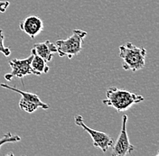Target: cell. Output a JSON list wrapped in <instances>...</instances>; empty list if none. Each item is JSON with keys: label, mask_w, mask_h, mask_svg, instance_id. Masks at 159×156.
I'll return each mask as SVG.
<instances>
[{"label": "cell", "mask_w": 159, "mask_h": 156, "mask_svg": "<svg viewBox=\"0 0 159 156\" xmlns=\"http://www.w3.org/2000/svg\"><path fill=\"white\" fill-rule=\"evenodd\" d=\"M144 99V97L129 90L111 87L107 90L106 98L102 100V103L115 108L118 112H123L129 110L135 104L142 102Z\"/></svg>", "instance_id": "1"}, {"label": "cell", "mask_w": 159, "mask_h": 156, "mask_svg": "<svg viewBox=\"0 0 159 156\" xmlns=\"http://www.w3.org/2000/svg\"><path fill=\"white\" fill-rule=\"evenodd\" d=\"M119 57L122 59V68L125 70L138 71L146 64L147 50L127 42L119 46Z\"/></svg>", "instance_id": "2"}, {"label": "cell", "mask_w": 159, "mask_h": 156, "mask_svg": "<svg viewBox=\"0 0 159 156\" xmlns=\"http://www.w3.org/2000/svg\"><path fill=\"white\" fill-rule=\"evenodd\" d=\"M87 35V32L80 29H74L72 34L65 40H57L55 42L57 52L60 57L67 56L72 59L82 50L83 39Z\"/></svg>", "instance_id": "3"}, {"label": "cell", "mask_w": 159, "mask_h": 156, "mask_svg": "<svg viewBox=\"0 0 159 156\" xmlns=\"http://www.w3.org/2000/svg\"><path fill=\"white\" fill-rule=\"evenodd\" d=\"M0 86L10 89L12 91H15L21 95V98L19 100V107L21 110H24L26 113L32 114L39 107L43 109H48L50 107L49 105L46 103H43L36 94L26 92V91H22L18 88L9 86L6 83H0Z\"/></svg>", "instance_id": "4"}, {"label": "cell", "mask_w": 159, "mask_h": 156, "mask_svg": "<svg viewBox=\"0 0 159 156\" xmlns=\"http://www.w3.org/2000/svg\"><path fill=\"white\" fill-rule=\"evenodd\" d=\"M74 122L78 127H81L84 131H86L89 134L92 142H93V146L96 148L100 149L103 153H106L109 149V147H111L114 144V139L112 137L109 136L106 133L100 132L94 130L92 128H90L88 126H86L84 124L83 118L80 115H77L74 117Z\"/></svg>", "instance_id": "5"}, {"label": "cell", "mask_w": 159, "mask_h": 156, "mask_svg": "<svg viewBox=\"0 0 159 156\" xmlns=\"http://www.w3.org/2000/svg\"><path fill=\"white\" fill-rule=\"evenodd\" d=\"M127 121H128V116L123 115L122 117V127L119 133V136L115 144H113V149L111 154L113 156H126L130 154L135 147L133 146L129 142V136L127 133Z\"/></svg>", "instance_id": "6"}, {"label": "cell", "mask_w": 159, "mask_h": 156, "mask_svg": "<svg viewBox=\"0 0 159 156\" xmlns=\"http://www.w3.org/2000/svg\"><path fill=\"white\" fill-rule=\"evenodd\" d=\"M33 59V54H31L29 57L23 60L18 59H13L9 61V66L11 68V72L5 74V78L10 81L14 78H23L24 77L31 75L32 69H31V61Z\"/></svg>", "instance_id": "7"}, {"label": "cell", "mask_w": 159, "mask_h": 156, "mask_svg": "<svg viewBox=\"0 0 159 156\" xmlns=\"http://www.w3.org/2000/svg\"><path fill=\"white\" fill-rule=\"evenodd\" d=\"M20 29L32 39L35 38L43 30V20L37 16H30L20 22Z\"/></svg>", "instance_id": "8"}, {"label": "cell", "mask_w": 159, "mask_h": 156, "mask_svg": "<svg viewBox=\"0 0 159 156\" xmlns=\"http://www.w3.org/2000/svg\"><path fill=\"white\" fill-rule=\"evenodd\" d=\"M31 51H33L44 60L49 62L52 60L53 53L57 52V48L55 43L52 42L49 40H46L43 42H38L34 44Z\"/></svg>", "instance_id": "9"}, {"label": "cell", "mask_w": 159, "mask_h": 156, "mask_svg": "<svg viewBox=\"0 0 159 156\" xmlns=\"http://www.w3.org/2000/svg\"><path fill=\"white\" fill-rule=\"evenodd\" d=\"M33 54V59L31 61V69H32V74L40 76L42 74H45L49 71V66L47 65V61L44 60L39 55H37L35 52L31 51Z\"/></svg>", "instance_id": "10"}, {"label": "cell", "mask_w": 159, "mask_h": 156, "mask_svg": "<svg viewBox=\"0 0 159 156\" xmlns=\"http://www.w3.org/2000/svg\"><path fill=\"white\" fill-rule=\"evenodd\" d=\"M20 140H21V137L19 136L7 133L2 138H0V148L3 145H5L7 143H16V142H19Z\"/></svg>", "instance_id": "11"}, {"label": "cell", "mask_w": 159, "mask_h": 156, "mask_svg": "<svg viewBox=\"0 0 159 156\" xmlns=\"http://www.w3.org/2000/svg\"><path fill=\"white\" fill-rule=\"evenodd\" d=\"M4 40H5V36L3 33V30L0 29V52H2L4 54V56L8 57L11 54V50H10L9 47L5 46Z\"/></svg>", "instance_id": "12"}, {"label": "cell", "mask_w": 159, "mask_h": 156, "mask_svg": "<svg viewBox=\"0 0 159 156\" xmlns=\"http://www.w3.org/2000/svg\"><path fill=\"white\" fill-rule=\"evenodd\" d=\"M9 5V1H1L0 0V12L5 13L7 11V9L8 8Z\"/></svg>", "instance_id": "13"}]
</instances>
